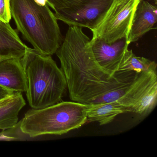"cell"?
Listing matches in <instances>:
<instances>
[{"label": "cell", "instance_id": "cell-11", "mask_svg": "<svg viewBox=\"0 0 157 157\" xmlns=\"http://www.w3.org/2000/svg\"><path fill=\"white\" fill-rule=\"evenodd\" d=\"M131 113H133L132 108L117 101L87 105V123L98 122L101 125H103L112 122L119 114Z\"/></svg>", "mask_w": 157, "mask_h": 157}, {"label": "cell", "instance_id": "cell-5", "mask_svg": "<svg viewBox=\"0 0 157 157\" xmlns=\"http://www.w3.org/2000/svg\"><path fill=\"white\" fill-rule=\"evenodd\" d=\"M140 0H113L99 24L92 30L93 37L113 43L127 37Z\"/></svg>", "mask_w": 157, "mask_h": 157}, {"label": "cell", "instance_id": "cell-14", "mask_svg": "<svg viewBox=\"0 0 157 157\" xmlns=\"http://www.w3.org/2000/svg\"><path fill=\"white\" fill-rule=\"evenodd\" d=\"M157 103V82H155L132 108L133 113L138 114L141 117H146L154 110Z\"/></svg>", "mask_w": 157, "mask_h": 157}, {"label": "cell", "instance_id": "cell-12", "mask_svg": "<svg viewBox=\"0 0 157 157\" xmlns=\"http://www.w3.org/2000/svg\"><path fill=\"white\" fill-rule=\"evenodd\" d=\"M25 104L21 93H16L9 101L0 105V129L5 130L15 126L19 113Z\"/></svg>", "mask_w": 157, "mask_h": 157}, {"label": "cell", "instance_id": "cell-3", "mask_svg": "<svg viewBox=\"0 0 157 157\" xmlns=\"http://www.w3.org/2000/svg\"><path fill=\"white\" fill-rule=\"evenodd\" d=\"M21 61L30 106L42 109L61 101L67 89L66 78L51 56L29 48Z\"/></svg>", "mask_w": 157, "mask_h": 157}, {"label": "cell", "instance_id": "cell-17", "mask_svg": "<svg viewBox=\"0 0 157 157\" xmlns=\"http://www.w3.org/2000/svg\"><path fill=\"white\" fill-rule=\"evenodd\" d=\"M11 18L10 0H0V21L10 23Z\"/></svg>", "mask_w": 157, "mask_h": 157}, {"label": "cell", "instance_id": "cell-2", "mask_svg": "<svg viewBox=\"0 0 157 157\" xmlns=\"http://www.w3.org/2000/svg\"><path fill=\"white\" fill-rule=\"evenodd\" d=\"M12 18L17 30L36 51L56 54L63 39L58 20L47 2L37 0H10Z\"/></svg>", "mask_w": 157, "mask_h": 157}, {"label": "cell", "instance_id": "cell-6", "mask_svg": "<svg viewBox=\"0 0 157 157\" xmlns=\"http://www.w3.org/2000/svg\"><path fill=\"white\" fill-rule=\"evenodd\" d=\"M113 0H81L57 18L69 26L87 28L92 31L101 21Z\"/></svg>", "mask_w": 157, "mask_h": 157}, {"label": "cell", "instance_id": "cell-19", "mask_svg": "<svg viewBox=\"0 0 157 157\" xmlns=\"http://www.w3.org/2000/svg\"><path fill=\"white\" fill-rule=\"evenodd\" d=\"M13 96H11V97L7 98V99H4V100L0 101V105H2L4 104L7 103V102L9 101H10V100L12 98L13 96Z\"/></svg>", "mask_w": 157, "mask_h": 157}, {"label": "cell", "instance_id": "cell-16", "mask_svg": "<svg viewBox=\"0 0 157 157\" xmlns=\"http://www.w3.org/2000/svg\"><path fill=\"white\" fill-rule=\"evenodd\" d=\"M29 137L21 131L20 127V122L13 127L3 130L0 133V140H24Z\"/></svg>", "mask_w": 157, "mask_h": 157}, {"label": "cell", "instance_id": "cell-8", "mask_svg": "<svg viewBox=\"0 0 157 157\" xmlns=\"http://www.w3.org/2000/svg\"><path fill=\"white\" fill-rule=\"evenodd\" d=\"M157 8L145 0H140L134 13L128 36V44L136 42L153 29L157 22Z\"/></svg>", "mask_w": 157, "mask_h": 157}, {"label": "cell", "instance_id": "cell-15", "mask_svg": "<svg viewBox=\"0 0 157 157\" xmlns=\"http://www.w3.org/2000/svg\"><path fill=\"white\" fill-rule=\"evenodd\" d=\"M81 0H46L47 3L55 11L57 19L60 15L71 8L77 5Z\"/></svg>", "mask_w": 157, "mask_h": 157}, {"label": "cell", "instance_id": "cell-1", "mask_svg": "<svg viewBox=\"0 0 157 157\" xmlns=\"http://www.w3.org/2000/svg\"><path fill=\"white\" fill-rule=\"evenodd\" d=\"M90 41L82 28L69 26L56 53L66 78L70 98L86 105L94 104L105 94L131 84L140 73L119 71L111 76L97 64Z\"/></svg>", "mask_w": 157, "mask_h": 157}, {"label": "cell", "instance_id": "cell-10", "mask_svg": "<svg viewBox=\"0 0 157 157\" xmlns=\"http://www.w3.org/2000/svg\"><path fill=\"white\" fill-rule=\"evenodd\" d=\"M28 48L10 23L0 21V62L21 59Z\"/></svg>", "mask_w": 157, "mask_h": 157}, {"label": "cell", "instance_id": "cell-9", "mask_svg": "<svg viewBox=\"0 0 157 157\" xmlns=\"http://www.w3.org/2000/svg\"><path fill=\"white\" fill-rule=\"evenodd\" d=\"M0 86L14 92H26V79L21 59L0 62Z\"/></svg>", "mask_w": 157, "mask_h": 157}, {"label": "cell", "instance_id": "cell-7", "mask_svg": "<svg viewBox=\"0 0 157 157\" xmlns=\"http://www.w3.org/2000/svg\"><path fill=\"white\" fill-rule=\"evenodd\" d=\"M94 57L97 64L111 76L118 71L119 65L129 44L127 37L109 44L92 37L90 41Z\"/></svg>", "mask_w": 157, "mask_h": 157}, {"label": "cell", "instance_id": "cell-4", "mask_svg": "<svg viewBox=\"0 0 157 157\" xmlns=\"http://www.w3.org/2000/svg\"><path fill=\"white\" fill-rule=\"evenodd\" d=\"M87 105L59 102L42 109H30L20 121L21 130L29 137L62 135L87 123Z\"/></svg>", "mask_w": 157, "mask_h": 157}, {"label": "cell", "instance_id": "cell-18", "mask_svg": "<svg viewBox=\"0 0 157 157\" xmlns=\"http://www.w3.org/2000/svg\"><path fill=\"white\" fill-rule=\"evenodd\" d=\"M16 93L0 86V101L11 97Z\"/></svg>", "mask_w": 157, "mask_h": 157}, {"label": "cell", "instance_id": "cell-13", "mask_svg": "<svg viewBox=\"0 0 157 157\" xmlns=\"http://www.w3.org/2000/svg\"><path fill=\"white\" fill-rule=\"evenodd\" d=\"M157 63L142 57L136 56L132 50L126 51L119 65V71H133L136 73L157 71Z\"/></svg>", "mask_w": 157, "mask_h": 157}]
</instances>
